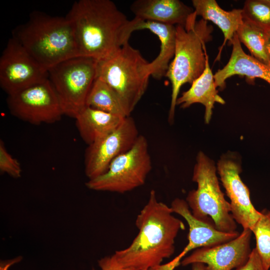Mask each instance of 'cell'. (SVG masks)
<instances>
[{"instance_id":"30bf717a","label":"cell","mask_w":270,"mask_h":270,"mask_svg":"<svg viewBox=\"0 0 270 270\" xmlns=\"http://www.w3.org/2000/svg\"><path fill=\"white\" fill-rule=\"evenodd\" d=\"M42 68L14 38H9L0 57V86L8 95L48 79Z\"/></svg>"},{"instance_id":"484cf974","label":"cell","mask_w":270,"mask_h":270,"mask_svg":"<svg viewBox=\"0 0 270 270\" xmlns=\"http://www.w3.org/2000/svg\"><path fill=\"white\" fill-rule=\"evenodd\" d=\"M236 270H268L264 266L262 260L256 248L250 254L248 261Z\"/></svg>"},{"instance_id":"6da1fadb","label":"cell","mask_w":270,"mask_h":270,"mask_svg":"<svg viewBox=\"0 0 270 270\" xmlns=\"http://www.w3.org/2000/svg\"><path fill=\"white\" fill-rule=\"evenodd\" d=\"M72 28L78 56L100 60L128 42L134 30L128 20L110 0H78L66 16Z\"/></svg>"},{"instance_id":"4316f807","label":"cell","mask_w":270,"mask_h":270,"mask_svg":"<svg viewBox=\"0 0 270 270\" xmlns=\"http://www.w3.org/2000/svg\"><path fill=\"white\" fill-rule=\"evenodd\" d=\"M98 265L100 270H134L124 268L118 262L114 254L104 256L98 260ZM92 270H96L92 268Z\"/></svg>"},{"instance_id":"3957f363","label":"cell","mask_w":270,"mask_h":270,"mask_svg":"<svg viewBox=\"0 0 270 270\" xmlns=\"http://www.w3.org/2000/svg\"><path fill=\"white\" fill-rule=\"evenodd\" d=\"M12 37L47 71L78 56L72 28L66 16L33 11L26 22L12 30Z\"/></svg>"},{"instance_id":"7402d4cb","label":"cell","mask_w":270,"mask_h":270,"mask_svg":"<svg viewBox=\"0 0 270 270\" xmlns=\"http://www.w3.org/2000/svg\"><path fill=\"white\" fill-rule=\"evenodd\" d=\"M236 34L240 42L245 45L252 56L270 66L266 53L268 34L266 31L243 20Z\"/></svg>"},{"instance_id":"44dd1931","label":"cell","mask_w":270,"mask_h":270,"mask_svg":"<svg viewBox=\"0 0 270 270\" xmlns=\"http://www.w3.org/2000/svg\"><path fill=\"white\" fill-rule=\"evenodd\" d=\"M86 106L110 114L128 117V114L117 93L107 84L96 78L86 98Z\"/></svg>"},{"instance_id":"d4e9b609","label":"cell","mask_w":270,"mask_h":270,"mask_svg":"<svg viewBox=\"0 0 270 270\" xmlns=\"http://www.w3.org/2000/svg\"><path fill=\"white\" fill-rule=\"evenodd\" d=\"M0 171L14 178H19L22 168L18 160L8 152L2 140H0Z\"/></svg>"},{"instance_id":"ba28073f","label":"cell","mask_w":270,"mask_h":270,"mask_svg":"<svg viewBox=\"0 0 270 270\" xmlns=\"http://www.w3.org/2000/svg\"><path fill=\"white\" fill-rule=\"evenodd\" d=\"M152 168L147 139L140 134L128 151L114 158L103 174L88 180L86 186L94 190L124 194L142 186Z\"/></svg>"},{"instance_id":"5bb4252c","label":"cell","mask_w":270,"mask_h":270,"mask_svg":"<svg viewBox=\"0 0 270 270\" xmlns=\"http://www.w3.org/2000/svg\"><path fill=\"white\" fill-rule=\"evenodd\" d=\"M170 207L174 213L180 215L186 220L189 228L188 244L174 258L180 264L182 258L193 250L223 244L235 238L240 234L238 231L230 232L220 231L214 223L196 218L192 214L186 202L183 199H174Z\"/></svg>"},{"instance_id":"f1b7e54d","label":"cell","mask_w":270,"mask_h":270,"mask_svg":"<svg viewBox=\"0 0 270 270\" xmlns=\"http://www.w3.org/2000/svg\"><path fill=\"white\" fill-rule=\"evenodd\" d=\"M178 265L172 260L165 264H161L159 266L152 268L150 270H174Z\"/></svg>"},{"instance_id":"cb8c5ba5","label":"cell","mask_w":270,"mask_h":270,"mask_svg":"<svg viewBox=\"0 0 270 270\" xmlns=\"http://www.w3.org/2000/svg\"><path fill=\"white\" fill-rule=\"evenodd\" d=\"M242 10L243 20L270 32V0H246Z\"/></svg>"},{"instance_id":"4dcf8cb0","label":"cell","mask_w":270,"mask_h":270,"mask_svg":"<svg viewBox=\"0 0 270 270\" xmlns=\"http://www.w3.org/2000/svg\"><path fill=\"white\" fill-rule=\"evenodd\" d=\"M268 34V40L266 44V53L270 64V32H266Z\"/></svg>"},{"instance_id":"ac0fdd59","label":"cell","mask_w":270,"mask_h":270,"mask_svg":"<svg viewBox=\"0 0 270 270\" xmlns=\"http://www.w3.org/2000/svg\"><path fill=\"white\" fill-rule=\"evenodd\" d=\"M216 88L207 54L204 72L192 82L188 90L178 97L176 105L186 108L194 104H202L205 107L204 120L208 124L212 118L214 104L216 102L222 104H225L224 100L218 95Z\"/></svg>"},{"instance_id":"e0dca14e","label":"cell","mask_w":270,"mask_h":270,"mask_svg":"<svg viewBox=\"0 0 270 270\" xmlns=\"http://www.w3.org/2000/svg\"><path fill=\"white\" fill-rule=\"evenodd\" d=\"M134 30H148L158 37L160 48L158 56L146 66L150 76L156 79L165 76L176 48V26L134 18Z\"/></svg>"},{"instance_id":"f546056e","label":"cell","mask_w":270,"mask_h":270,"mask_svg":"<svg viewBox=\"0 0 270 270\" xmlns=\"http://www.w3.org/2000/svg\"><path fill=\"white\" fill-rule=\"evenodd\" d=\"M192 266V270H206V265L202 263H194Z\"/></svg>"},{"instance_id":"2e32d148","label":"cell","mask_w":270,"mask_h":270,"mask_svg":"<svg viewBox=\"0 0 270 270\" xmlns=\"http://www.w3.org/2000/svg\"><path fill=\"white\" fill-rule=\"evenodd\" d=\"M134 18L185 27L194 9L179 0H136L130 6Z\"/></svg>"},{"instance_id":"9c48e42d","label":"cell","mask_w":270,"mask_h":270,"mask_svg":"<svg viewBox=\"0 0 270 270\" xmlns=\"http://www.w3.org/2000/svg\"><path fill=\"white\" fill-rule=\"evenodd\" d=\"M10 114L30 124H53L64 115L57 94L48 78L8 95Z\"/></svg>"},{"instance_id":"603a6c76","label":"cell","mask_w":270,"mask_h":270,"mask_svg":"<svg viewBox=\"0 0 270 270\" xmlns=\"http://www.w3.org/2000/svg\"><path fill=\"white\" fill-rule=\"evenodd\" d=\"M261 216L252 230L256 240V249L266 268H270V210L261 211Z\"/></svg>"},{"instance_id":"7c38bea8","label":"cell","mask_w":270,"mask_h":270,"mask_svg":"<svg viewBox=\"0 0 270 270\" xmlns=\"http://www.w3.org/2000/svg\"><path fill=\"white\" fill-rule=\"evenodd\" d=\"M220 180L230 200L231 214L243 228L252 230L262 213L253 206L250 190L240 177L242 168L235 154L222 155L217 164Z\"/></svg>"},{"instance_id":"52a82bcc","label":"cell","mask_w":270,"mask_h":270,"mask_svg":"<svg viewBox=\"0 0 270 270\" xmlns=\"http://www.w3.org/2000/svg\"><path fill=\"white\" fill-rule=\"evenodd\" d=\"M96 60L76 56L48 70V78L58 98L64 115L75 118L86 106L96 78Z\"/></svg>"},{"instance_id":"277c9868","label":"cell","mask_w":270,"mask_h":270,"mask_svg":"<svg viewBox=\"0 0 270 270\" xmlns=\"http://www.w3.org/2000/svg\"><path fill=\"white\" fill-rule=\"evenodd\" d=\"M194 12L185 27L176 26L174 55L165 76L172 84V94L168 120H174L176 100L182 86L192 84L204 72L207 52L206 43L212 40V26L203 19L196 20Z\"/></svg>"},{"instance_id":"8992f818","label":"cell","mask_w":270,"mask_h":270,"mask_svg":"<svg viewBox=\"0 0 270 270\" xmlns=\"http://www.w3.org/2000/svg\"><path fill=\"white\" fill-rule=\"evenodd\" d=\"M216 170L214 161L199 152L192 178L197 188L188 192L186 201L196 218L214 223L220 231L234 232L237 226L231 214L230 202L220 189Z\"/></svg>"},{"instance_id":"8fae6325","label":"cell","mask_w":270,"mask_h":270,"mask_svg":"<svg viewBox=\"0 0 270 270\" xmlns=\"http://www.w3.org/2000/svg\"><path fill=\"white\" fill-rule=\"evenodd\" d=\"M139 136L136 124L130 116L110 134L88 145L84 154V172L88 180L103 174L114 158L133 146Z\"/></svg>"},{"instance_id":"ffe728a7","label":"cell","mask_w":270,"mask_h":270,"mask_svg":"<svg viewBox=\"0 0 270 270\" xmlns=\"http://www.w3.org/2000/svg\"><path fill=\"white\" fill-rule=\"evenodd\" d=\"M194 12L206 21H211L222 30L224 40L219 48L216 58L220 59V54L226 42H231L238 28L243 22L242 9L225 10L215 0H192Z\"/></svg>"},{"instance_id":"83f0119b","label":"cell","mask_w":270,"mask_h":270,"mask_svg":"<svg viewBox=\"0 0 270 270\" xmlns=\"http://www.w3.org/2000/svg\"><path fill=\"white\" fill-rule=\"evenodd\" d=\"M22 259L20 256L15 258L12 260L2 261L0 262V270H8L9 268L14 264L20 262Z\"/></svg>"},{"instance_id":"9a60e30c","label":"cell","mask_w":270,"mask_h":270,"mask_svg":"<svg viewBox=\"0 0 270 270\" xmlns=\"http://www.w3.org/2000/svg\"><path fill=\"white\" fill-rule=\"evenodd\" d=\"M232 52L226 64L214 74L216 87L222 89L226 86V80L234 75L245 76L250 82L261 78L270 86V66L266 64L242 50L236 34L230 43Z\"/></svg>"},{"instance_id":"7a4b0ae2","label":"cell","mask_w":270,"mask_h":270,"mask_svg":"<svg viewBox=\"0 0 270 270\" xmlns=\"http://www.w3.org/2000/svg\"><path fill=\"white\" fill-rule=\"evenodd\" d=\"M173 213L172 208L158 201L156 191L152 190L136 220L138 234L128 247L114 253L122 266L150 270L174 254L176 238L186 226Z\"/></svg>"},{"instance_id":"4fadbf2b","label":"cell","mask_w":270,"mask_h":270,"mask_svg":"<svg viewBox=\"0 0 270 270\" xmlns=\"http://www.w3.org/2000/svg\"><path fill=\"white\" fill-rule=\"evenodd\" d=\"M252 232L243 228L235 238L218 245L195 250L180 262L183 266L194 263L206 265V270H232L238 268L248 261L252 250L250 242Z\"/></svg>"},{"instance_id":"d6986e66","label":"cell","mask_w":270,"mask_h":270,"mask_svg":"<svg viewBox=\"0 0 270 270\" xmlns=\"http://www.w3.org/2000/svg\"><path fill=\"white\" fill-rule=\"evenodd\" d=\"M125 118L86 106L74 118L81 138L89 145L113 132Z\"/></svg>"},{"instance_id":"5b68a950","label":"cell","mask_w":270,"mask_h":270,"mask_svg":"<svg viewBox=\"0 0 270 270\" xmlns=\"http://www.w3.org/2000/svg\"><path fill=\"white\" fill-rule=\"evenodd\" d=\"M148 63L128 42L108 56L96 60V78L117 93L130 115L147 89Z\"/></svg>"}]
</instances>
